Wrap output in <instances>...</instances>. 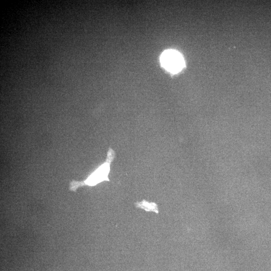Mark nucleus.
I'll return each instance as SVG.
<instances>
[{
    "mask_svg": "<svg viewBox=\"0 0 271 271\" xmlns=\"http://www.w3.org/2000/svg\"><path fill=\"white\" fill-rule=\"evenodd\" d=\"M113 157L114 153L111 149H109L106 162L91 173L85 180L82 182L71 181L70 183L69 189L75 191L78 188L84 185L94 186L102 181L108 180L107 176L110 170V164Z\"/></svg>",
    "mask_w": 271,
    "mask_h": 271,
    "instance_id": "f257e3e1",
    "label": "nucleus"
},
{
    "mask_svg": "<svg viewBox=\"0 0 271 271\" xmlns=\"http://www.w3.org/2000/svg\"><path fill=\"white\" fill-rule=\"evenodd\" d=\"M162 66L172 73L180 71L184 66V60L181 54L174 50L165 51L161 55Z\"/></svg>",
    "mask_w": 271,
    "mask_h": 271,
    "instance_id": "f03ea898",
    "label": "nucleus"
}]
</instances>
